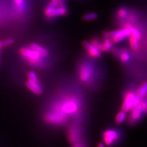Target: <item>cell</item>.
<instances>
[{"label": "cell", "mask_w": 147, "mask_h": 147, "mask_svg": "<svg viewBox=\"0 0 147 147\" xmlns=\"http://www.w3.org/2000/svg\"><path fill=\"white\" fill-rule=\"evenodd\" d=\"M127 13V12L125 9L121 8L118 10V11L117 12V16L119 18H124L126 17Z\"/></svg>", "instance_id": "cb8c5ba5"}, {"label": "cell", "mask_w": 147, "mask_h": 147, "mask_svg": "<svg viewBox=\"0 0 147 147\" xmlns=\"http://www.w3.org/2000/svg\"><path fill=\"white\" fill-rule=\"evenodd\" d=\"M136 94L132 91H129L125 94L121 105L122 110L128 112L134 108V101L136 98Z\"/></svg>", "instance_id": "5b68a950"}, {"label": "cell", "mask_w": 147, "mask_h": 147, "mask_svg": "<svg viewBox=\"0 0 147 147\" xmlns=\"http://www.w3.org/2000/svg\"><path fill=\"white\" fill-rule=\"evenodd\" d=\"M113 42L109 38L104 39V42L102 44H99L98 45V49L100 51L108 52L110 51L112 47Z\"/></svg>", "instance_id": "4fadbf2b"}, {"label": "cell", "mask_w": 147, "mask_h": 147, "mask_svg": "<svg viewBox=\"0 0 147 147\" xmlns=\"http://www.w3.org/2000/svg\"><path fill=\"white\" fill-rule=\"evenodd\" d=\"M140 106L142 108V111H143L144 113H147V100H141L140 102L139 103Z\"/></svg>", "instance_id": "d4e9b609"}, {"label": "cell", "mask_w": 147, "mask_h": 147, "mask_svg": "<svg viewBox=\"0 0 147 147\" xmlns=\"http://www.w3.org/2000/svg\"><path fill=\"white\" fill-rule=\"evenodd\" d=\"M143 113L144 112L139 104V105L131 110V113L128 118V122L131 125H134L140 120Z\"/></svg>", "instance_id": "8992f818"}, {"label": "cell", "mask_w": 147, "mask_h": 147, "mask_svg": "<svg viewBox=\"0 0 147 147\" xmlns=\"http://www.w3.org/2000/svg\"><path fill=\"white\" fill-rule=\"evenodd\" d=\"M59 1L58 0H52V1H51V3H50L49 4V5L47 6V7L46 8V10H45V12H47L50 11H51L52 9H54L55 7H56L58 5Z\"/></svg>", "instance_id": "603a6c76"}, {"label": "cell", "mask_w": 147, "mask_h": 147, "mask_svg": "<svg viewBox=\"0 0 147 147\" xmlns=\"http://www.w3.org/2000/svg\"><path fill=\"white\" fill-rule=\"evenodd\" d=\"M129 41V45L131 49L132 50H134V51H137V50L139 48V40H137L133 36H130Z\"/></svg>", "instance_id": "e0dca14e"}, {"label": "cell", "mask_w": 147, "mask_h": 147, "mask_svg": "<svg viewBox=\"0 0 147 147\" xmlns=\"http://www.w3.org/2000/svg\"><path fill=\"white\" fill-rule=\"evenodd\" d=\"M25 85L28 89L36 95H40L42 93L43 90L39 82L28 80L25 83Z\"/></svg>", "instance_id": "30bf717a"}, {"label": "cell", "mask_w": 147, "mask_h": 147, "mask_svg": "<svg viewBox=\"0 0 147 147\" xmlns=\"http://www.w3.org/2000/svg\"><path fill=\"white\" fill-rule=\"evenodd\" d=\"M73 147H81L80 144H79V143H76L74 144H73Z\"/></svg>", "instance_id": "83f0119b"}, {"label": "cell", "mask_w": 147, "mask_h": 147, "mask_svg": "<svg viewBox=\"0 0 147 147\" xmlns=\"http://www.w3.org/2000/svg\"><path fill=\"white\" fill-rule=\"evenodd\" d=\"M67 137L71 144H74L77 143L80 137L79 129L75 126H70L67 131Z\"/></svg>", "instance_id": "ba28073f"}, {"label": "cell", "mask_w": 147, "mask_h": 147, "mask_svg": "<svg viewBox=\"0 0 147 147\" xmlns=\"http://www.w3.org/2000/svg\"><path fill=\"white\" fill-rule=\"evenodd\" d=\"M31 48L32 49H33L36 53H38L39 55H40V56H42V57L47 56L48 52L45 49L41 47V46L39 45L38 44H37L36 43L32 44Z\"/></svg>", "instance_id": "5bb4252c"}, {"label": "cell", "mask_w": 147, "mask_h": 147, "mask_svg": "<svg viewBox=\"0 0 147 147\" xmlns=\"http://www.w3.org/2000/svg\"><path fill=\"white\" fill-rule=\"evenodd\" d=\"M18 10L20 12H23L24 9V0H14Z\"/></svg>", "instance_id": "7402d4cb"}, {"label": "cell", "mask_w": 147, "mask_h": 147, "mask_svg": "<svg viewBox=\"0 0 147 147\" xmlns=\"http://www.w3.org/2000/svg\"><path fill=\"white\" fill-rule=\"evenodd\" d=\"M128 26L130 30V36H133L137 40H140L141 39V34L140 33V31L130 25H128Z\"/></svg>", "instance_id": "ac0fdd59"}, {"label": "cell", "mask_w": 147, "mask_h": 147, "mask_svg": "<svg viewBox=\"0 0 147 147\" xmlns=\"http://www.w3.org/2000/svg\"><path fill=\"white\" fill-rule=\"evenodd\" d=\"M28 79L31 81L39 82L38 76H37L36 74L33 71H30L28 72Z\"/></svg>", "instance_id": "44dd1931"}, {"label": "cell", "mask_w": 147, "mask_h": 147, "mask_svg": "<svg viewBox=\"0 0 147 147\" xmlns=\"http://www.w3.org/2000/svg\"><path fill=\"white\" fill-rule=\"evenodd\" d=\"M13 42H14V40H13V39H8L2 41L1 45L2 47H6V46L12 45L13 43Z\"/></svg>", "instance_id": "484cf974"}, {"label": "cell", "mask_w": 147, "mask_h": 147, "mask_svg": "<svg viewBox=\"0 0 147 147\" xmlns=\"http://www.w3.org/2000/svg\"><path fill=\"white\" fill-rule=\"evenodd\" d=\"M129 55L126 51H123L119 55V59L123 63H127L129 60Z\"/></svg>", "instance_id": "ffe728a7"}, {"label": "cell", "mask_w": 147, "mask_h": 147, "mask_svg": "<svg viewBox=\"0 0 147 147\" xmlns=\"http://www.w3.org/2000/svg\"><path fill=\"white\" fill-rule=\"evenodd\" d=\"M108 34L109 38L112 40L113 43H118L129 36L131 33L129 28L127 25L124 29L109 32Z\"/></svg>", "instance_id": "277c9868"}, {"label": "cell", "mask_w": 147, "mask_h": 147, "mask_svg": "<svg viewBox=\"0 0 147 147\" xmlns=\"http://www.w3.org/2000/svg\"><path fill=\"white\" fill-rule=\"evenodd\" d=\"M120 134L119 132L114 129H107L102 134L104 144L107 146H112L117 143Z\"/></svg>", "instance_id": "3957f363"}, {"label": "cell", "mask_w": 147, "mask_h": 147, "mask_svg": "<svg viewBox=\"0 0 147 147\" xmlns=\"http://www.w3.org/2000/svg\"><path fill=\"white\" fill-rule=\"evenodd\" d=\"M67 116L59 110L52 108L51 110L45 112L43 116L45 123L50 125L59 126L65 123L67 121Z\"/></svg>", "instance_id": "7a4b0ae2"}, {"label": "cell", "mask_w": 147, "mask_h": 147, "mask_svg": "<svg viewBox=\"0 0 147 147\" xmlns=\"http://www.w3.org/2000/svg\"><path fill=\"white\" fill-rule=\"evenodd\" d=\"M83 46L91 57L98 58L100 57L101 53L100 50L91 42L85 40L83 42Z\"/></svg>", "instance_id": "9c48e42d"}, {"label": "cell", "mask_w": 147, "mask_h": 147, "mask_svg": "<svg viewBox=\"0 0 147 147\" xmlns=\"http://www.w3.org/2000/svg\"><path fill=\"white\" fill-rule=\"evenodd\" d=\"M98 18V15L96 13L92 12V13H88L84 15L83 17V19L85 21H93L96 20Z\"/></svg>", "instance_id": "d6986e66"}, {"label": "cell", "mask_w": 147, "mask_h": 147, "mask_svg": "<svg viewBox=\"0 0 147 147\" xmlns=\"http://www.w3.org/2000/svg\"><path fill=\"white\" fill-rule=\"evenodd\" d=\"M22 53H23V55H24L25 57L28 58V59H30V61L33 63L38 62L39 61V59H40V55L36 53L33 49H32L31 50H23Z\"/></svg>", "instance_id": "8fae6325"}, {"label": "cell", "mask_w": 147, "mask_h": 147, "mask_svg": "<svg viewBox=\"0 0 147 147\" xmlns=\"http://www.w3.org/2000/svg\"><path fill=\"white\" fill-rule=\"evenodd\" d=\"M93 75V69L88 64L83 65L79 70L80 79L83 82H88Z\"/></svg>", "instance_id": "52a82bcc"}, {"label": "cell", "mask_w": 147, "mask_h": 147, "mask_svg": "<svg viewBox=\"0 0 147 147\" xmlns=\"http://www.w3.org/2000/svg\"><path fill=\"white\" fill-rule=\"evenodd\" d=\"M97 147H105V145L102 142H100L97 145Z\"/></svg>", "instance_id": "4316f807"}, {"label": "cell", "mask_w": 147, "mask_h": 147, "mask_svg": "<svg viewBox=\"0 0 147 147\" xmlns=\"http://www.w3.org/2000/svg\"><path fill=\"white\" fill-rule=\"evenodd\" d=\"M46 15L49 17H57L60 16H64L67 13V10L65 7H55L47 12H45Z\"/></svg>", "instance_id": "7c38bea8"}, {"label": "cell", "mask_w": 147, "mask_h": 147, "mask_svg": "<svg viewBox=\"0 0 147 147\" xmlns=\"http://www.w3.org/2000/svg\"><path fill=\"white\" fill-rule=\"evenodd\" d=\"M52 108L59 110L67 117L72 116L79 112L80 102L79 99L74 96H67L53 104Z\"/></svg>", "instance_id": "6da1fadb"}, {"label": "cell", "mask_w": 147, "mask_h": 147, "mask_svg": "<svg viewBox=\"0 0 147 147\" xmlns=\"http://www.w3.org/2000/svg\"><path fill=\"white\" fill-rule=\"evenodd\" d=\"M147 93V81L144 82L138 88L136 95L140 98H142Z\"/></svg>", "instance_id": "9a60e30c"}, {"label": "cell", "mask_w": 147, "mask_h": 147, "mask_svg": "<svg viewBox=\"0 0 147 147\" xmlns=\"http://www.w3.org/2000/svg\"><path fill=\"white\" fill-rule=\"evenodd\" d=\"M126 112L123 111V110H121L119 111L115 117V121L116 124L117 125H121L124 121H125L126 118Z\"/></svg>", "instance_id": "2e32d148"}, {"label": "cell", "mask_w": 147, "mask_h": 147, "mask_svg": "<svg viewBox=\"0 0 147 147\" xmlns=\"http://www.w3.org/2000/svg\"><path fill=\"white\" fill-rule=\"evenodd\" d=\"M2 47V45H1V42L0 41V50H1V48Z\"/></svg>", "instance_id": "f1b7e54d"}]
</instances>
